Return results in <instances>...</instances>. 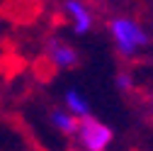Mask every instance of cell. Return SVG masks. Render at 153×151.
I'll return each mask as SVG.
<instances>
[{
	"mask_svg": "<svg viewBox=\"0 0 153 151\" xmlns=\"http://www.w3.org/2000/svg\"><path fill=\"white\" fill-rule=\"evenodd\" d=\"M107 32H109V39L112 46L122 59L131 61V59H139V56L151 46V32L131 15H117L107 22Z\"/></svg>",
	"mask_w": 153,
	"mask_h": 151,
	"instance_id": "obj_1",
	"label": "cell"
},
{
	"mask_svg": "<svg viewBox=\"0 0 153 151\" xmlns=\"http://www.w3.org/2000/svg\"><path fill=\"white\" fill-rule=\"evenodd\" d=\"M75 139H78V146L83 151H107L112 146V141H114V129L107 122L90 115V117L78 122Z\"/></svg>",
	"mask_w": 153,
	"mask_h": 151,
	"instance_id": "obj_2",
	"label": "cell"
},
{
	"mask_svg": "<svg viewBox=\"0 0 153 151\" xmlns=\"http://www.w3.org/2000/svg\"><path fill=\"white\" fill-rule=\"evenodd\" d=\"M44 59L53 71H73L80 64V54L71 42L61 39V37H51L44 46Z\"/></svg>",
	"mask_w": 153,
	"mask_h": 151,
	"instance_id": "obj_3",
	"label": "cell"
},
{
	"mask_svg": "<svg viewBox=\"0 0 153 151\" xmlns=\"http://www.w3.org/2000/svg\"><path fill=\"white\" fill-rule=\"evenodd\" d=\"M61 12H63L66 22L71 25L75 37H85L95 29V10L85 0H63Z\"/></svg>",
	"mask_w": 153,
	"mask_h": 151,
	"instance_id": "obj_4",
	"label": "cell"
},
{
	"mask_svg": "<svg viewBox=\"0 0 153 151\" xmlns=\"http://www.w3.org/2000/svg\"><path fill=\"white\" fill-rule=\"evenodd\" d=\"M61 107H63L66 112H71V115L78 120V122L92 115V107H90L88 95H85L80 88H75V85L66 88V93H63V105H61Z\"/></svg>",
	"mask_w": 153,
	"mask_h": 151,
	"instance_id": "obj_5",
	"label": "cell"
},
{
	"mask_svg": "<svg viewBox=\"0 0 153 151\" xmlns=\"http://www.w3.org/2000/svg\"><path fill=\"white\" fill-rule=\"evenodd\" d=\"M49 124L59 132L61 137H75V132H78V120H75L71 112H66L61 105L49 110Z\"/></svg>",
	"mask_w": 153,
	"mask_h": 151,
	"instance_id": "obj_6",
	"label": "cell"
},
{
	"mask_svg": "<svg viewBox=\"0 0 153 151\" xmlns=\"http://www.w3.org/2000/svg\"><path fill=\"white\" fill-rule=\"evenodd\" d=\"M114 85H117V90H122V93H131L136 83H134V76L129 71H119L117 78H114Z\"/></svg>",
	"mask_w": 153,
	"mask_h": 151,
	"instance_id": "obj_7",
	"label": "cell"
},
{
	"mask_svg": "<svg viewBox=\"0 0 153 151\" xmlns=\"http://www.w3.org/2000/svg\"><path fill=\"white\" fill-rule=\"evenodd\" d=\"M151 124H153V110H151Z\"/></svg>",
	"mask_w": 153,
	"mask_h": 151,
	"instance_id": "obj_8",
	"label": "cell"
}]
</instances>
